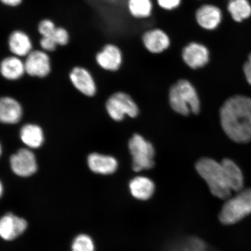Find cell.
Listing matches in <instances>:
<instances>
[{"mask_svg":"<svg viewBox=\"0 0 251 251\" xmlns=\"http://www.w3.org/2000/svg\"><path fill=\"white\" fill-rule=\"evenodd\" d=\"M251 213V188H247L227 200L219 213V219L222 224L232 225L239 222Z\"/></svg>","mask_w":251,"mask_h":251,"instance_id":"cell-4","label":"cell"},{"mask_svg":"<svg viewBox=\"0 0 251 251\" xmlns=\"http://www.w3.org/2000/svg\"><path fill=\"white\" fill-rule=\"evenodd\" d=\"M72 251H94L92 238L85 234L78 235L72 244Z\"/></svg>","mask_w":251,"mask_h":251,"instance_id":"cell-25","label":"cell"},{"mask_svg":"<svg viewBox=\"0 0 251 251\" xmlns=\"http://www.w3.org/2000/svg\"><path fill=\"white\" fill-rule=\"evenodd\" d=\"M169 101L172 108L181 115L197 114L200 112V102L195 88L186 80H178L172 86Z\"/></svg>","mask_w":251,"mask_h":251,"instance_id":"cell-3","label":"cell"},{"mask_svg":"<svg viewBox=\"0 0 251 251\" xmlns=\"http://www.w3.org/2000/svg\"><path fill=\"white\" fill-rule=\"evenodd\" d=\"M56 26L54 22L50 19H45L41 21L37 26L41 37H51L54 33Z\"/></svg>","mask_w":251,"mask_h":251,"instance_id":"cell-27","label":"cell"},{"mask_svg":"<svg viewBox=\"0 0 251 251\" xmlns=\"http://www.w3.org/2000/svg\"><path fill=\"white\" fill-rule=\"evenodd\" d=\"M181 0H157L159 7L165 10H173L181 4Z\"/></svg>","mask_w":251,"mask_h":251,"instance_id":"cell-29","label":"cell"},{"mask_svg":"<svg viewBox=\"0 0 251 251\" xmlns=\"http://www.w3.org/2000/svg\"><path fill=\"white\" fill-rule=\"evenodd\" d=\"M243 71L247 82L251 86V54L244 65Z\"/></svg>","mask_w":251,"mask_h":251,"instance_id":"cell-30","label":"cell"},{"mask_svg":"<svg viewBox=\"0 0 251 251\" xmlns=\"http://www.w3.org/2000/svg\"><path fill=\"white\" fill-rule=\"evenodd\" d=\"M222 17L221 9L212 4L202 5L197 9L196 14L197 24L207 30L216 29L221 24Z\"/></svg>","mask_w":251,"mask_h":251,"instance_id":"cell-12","label":"cell"},{"mask_svg":"<svg viewBox=\"0 0 251 251\" xmlns=\"http://www.w3.org/2000/svg\"><path fill=\"white\" fill-rule=\"evenodd\" d=\"M127 7L130 14L134 18H145L152 13L151 0H128Z\"/></svg>","mask_w":251,"mask_h":251,"instance_id":"cell-24","label":"cell"},{"mask_svg":"<svg viewBox=\"0 0 251 251\" xmlns=\"http://www.w3.org/2000/svg\"><path fill=\"white\" fill-rule=\"evenodd\" d=\"M209 51L202 44L192 42L188 44L182 51V58L191 68L196 70L202 68L209 61Z\"/></svg>","mask_w":251,"mask_h":251,"instance_id":"cell-10","label":"cell"},{"mask_svg":"<svg viewBox=\"0 0 251 251\" xmlns=\"http://www.w3.org/2000/svg\"><path fill=\"white\" fill-rule=\"evenodd\" d=\"M70 78L77 90L88 97H92L96 93L97 87L94 78L86 68L76 67L72 69Z\"/></svg>","mask_w":251,"mask_h":251,"instance_id":"cell-11","label":"cell"},{"mask_svg":"<svg viewBox=\"0 0 251 251\" xmlns=\"http://www.w3.org/2000/svg\"><path fill=\"white\" fill-rule=\"evenodd\" d=\"M106 109L109 117L115 121L123 120L125 115L135 118L139 114L136 103L128 94L122 92L116 93L109 97Z\"/></svg>","mask_w":251,"mask_h":251,"instance_id":"cell-6","label":"cell"},{"mask_svg":"<svg viewBox=\"0 0 251 251\" xmlns=\"http://www.w3.org/2000/svg\"><path fill=\"white\" fill-rule=\"evenodd\" d=\"M20 138L30 149H39L43 145L45 136L42 128L34 124H27L21 128Z\"/></svg>","mask_w":251,"mask_h":251,"instance_id":"cell-20","label":"cell"},{"mask_svg":"<svg viewBox=\"0 0 251 251\" xmlns=\"http://www.w3.org/2000/svg\"><path fill=\"white\" fill-rule=\"evenodd\" d=\"M0 71L2 76L6 79L18 80L26 73L25 62L17 56H7L3 59L1 62Z\"/></svg>","mask_w":251,"mask_h":251,"instance_id":"cell-18","label":"cell"},{"mask_svg":"<svg viewBox=\"0 0 251 251\" xmlns=\"http://www.w3.org/2000/svg\"><path fill=\"white\" fill-rule=\"evenodd\" d=\"M26 227L27 222L24 219L8 213L0 221V234L5 240H14L23 234Z\"/></svg>","mask_w":251,"mask_h":251,"instance_id":"cell-13","label":"cell"},{"mask_svg":"<svg viewBox=\"0 0 251 251\" xmlns=\"http://www.w3.org/2000/svg\"><path fill=\"white\" fill-rule=\"evenodd\" d=\"M227 9L237 23H241L251 15V5L249 0H230Z\"/></svg>","mask_w":251,"mask_h":251,"instance_id":"cell-22","label":"cell"},{"mask_svg":"<svg viewBox=\"0 0 251 251\" xmlns=\"http://www.w3.org/2000/svg\"><path fill=\"white\" fill-rule=\"evenodd\" d=\"M169 251H208V248L200 238L189 237L173 245Z\"/></svg>","mask_w":251,"mask_h":251,"instance_id":"cell-23","label":"cell"},{"mask_svg":"<svg viewBox=\"0 0 251 251\" xmlns=\"http://www.w3.org/2000/svg\"><path fill=\"white\" fill-rule=\"evenodd\" d=\"M96 61L100 67L108 71H117L123 62L120 49L114 44H106L96 55Z\"/></svg>","mask_w":251,"mask_h":251,"instance_id":"cell-9","label":"cell"},{"mask_svg":"<svg viewBox=\"0 0 251 251\" xmlns=\"http://www.w3.org/2000/svg\"><path fill=\"white\" fill-rule=\"evenodd\" d=\"M3 4L9 7H17L23 2V0H1Z\"/></svg>","mask_w":251,"mask_h":251,"instance_id":"cell-31","label":"cell"},{"mask_svg":"<svg viewBox=\"0 0 251 251\" xmlns=\"http://www.w3.org/2000/svg\"><path fill=\"white\" fill-rule=\"evenodd\" d=\"M87 164L90 170L96 174L111 175L117 170L118 163L114 157L92 153L88 156Z\"/></svg>","mask_w":251,"mask_h":251,"instance_id":"cell-16","label":"cell"},{"mask_svg":"<svg viewBox=\"0 0 251 251\" xmlns=\"http://www.w3.org/2000/svg\"><path fill=\"white\" fill-rule=\"evenodd\" d=\"M135 172L147 170L154 166L155 151L151 144L139 134H134L128 143Z\"/></svg>","mask_w":251,"mask_h":251,"instance_id":"cell-5","label":"cell"},{"mask_svg":"<svg viewBox=\"0 0 251 251\" xmlns=\"http://www.w3.org/2000/svg\"><path fill=\"white\" fill-rule=\"evenodd\" d=\"M23 116V108L17 100L11 97H2L0 101V120L4 124H15Z\"/></svg>","mask_w":251,"mask_h":251,"instance_id":"cell-17","label":"cell"},{"mask_svg":"<svg viewBox=\"0 0 251 251\" xmlns=\"http://www.w3.org/2000/svg\"><path fill=\"white\" fill-rule=\"evenodd\" d=\"M40 45L43 51L52 52L57 48V45L51 37H42L40 40Z\"/></svg>","mask_w":251,"mask_h":251,"instance_id":"cell-28","label":"cell"},{"mask_svg":"<svg viewBox=\"0 0 251 251\" xmlns=\"http://www.w3.org/2000/svg\"><path fill=\"white\" fill-rule=\"evenodd\" d=\"M143 42L146 49L153 54L164 52L171 45L168 34L159 29L147 31L143 36Z\"/></svg>","mask_w":251,"mask_h":251,"instance_id":"cell-15","label":"cell"},{"mask_svg":"<svg viewBox=\"0 0 251 251\" xmlns=\"http://www.w3.org/2000/svg\"><path fill=\"white\" fill-rule=\"evenodd\" d=\"M12 172L21 177H29L35 174L37 161L34 153L29 149H22L10 158Z\"/></svg>","mask_w":251,"mask_h":251,"instance_id":"cell-8","label":"cell"},{"mask_svg":"<svg viewBox=\"0 0 251 251\" xmlns=\"http://www.w3.org/2000/svg\"><path fill=\"white\" fill-rule=\"evenodd\" d=\"M8 46L12 54L20 58L27 56L33 50L30 36L21 30H14L9 34Z\"/></svg>","mask_w":251,"mask_h":251,"instance_id":"cell-14","label":"cell"},{"mask_svg":"<svg viewBox=\"0 0 251 251\" xmlns=\"http://www.w3.org/2000/svg\"><path fill=\"white\" fill-rule=\"evenodd\" d=\"M24 62L26 73L30 76L45 77L51 71V59L43 50H33Z\"/></svg>","mask_w":251,"mask_h":251,"instance_id":"cell-7","label":"cell"},{"mask_svg":"<svg viewBox=\"0 0 251 251\" xmlns=\"http://www.w3.org/2000/svg\"><path fill=\"white\" fill-rule=\"evenodd\" d=\"M222 161L226 168L232 191L238 193L243 190L244 175L239 166L230 159H224Z\"/></svg>","mask_w":251,"mask_h":251,"instance_id":"cell-21","label":"cell"},{"mask_svg":"<svg viewBox=\"0 0 251 251\" xmlns=\"http://www.w3.org/2000/svg\"><path fill=\"white\" fill-rule=\"evenodd\" d=\"M196 170L209 188L213 196L221 200L231 197L232 190L224 162L203 158L197 162Z\"/></svg>","mask_w":251,"mask_h":251,"instance_id":"cell-2","label":"cell"},{"mask_svg":"<svg viewBox=\"0 0 251 251\" xmlns=\"http://www.w3.org/2000/svg\"><path fill=\"white\" fill-rule=\"evenodd\" d=\"M58 46L67 45L70 40V35L65 27L57 26L51 37Z\"/></svg>","mask_w":251,"mask_h":251,"instance_id":"cell-26","label":"cell"},{"mask_svg":"<svg viewBox=\"0 0 251 251\" xmlns=\"http://www.w3.org/2000/svg\"><path fill=\"white\" fill-rule=\"evenodd\" d=\"M223 130L237 143L251 142V98L243 95L231 97L220 110Z\"/></svg>","mask_w":251,"mask_h":251,"instance_id":"cell-1","label":"cell"},{"mask_svg":"<svg viewBox=\"0 0 251 251\" xmlns=\"http://www.w3.org/2000/svg\"><path fill=\"white\" fill-rule=\"evenodd\" d=\"M129 189L131 195L138 200L147 201L152 197L155 186L149 178L138 176L130 181Z\"/></svg>","mask_w":251,"mask_h":251,"instance_id":"cell-19","label":"cell"}]
</instances>
